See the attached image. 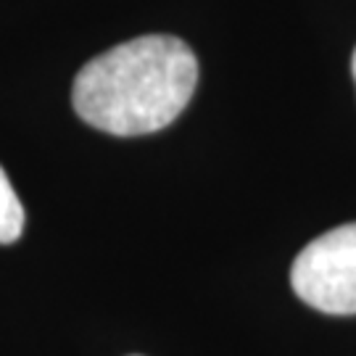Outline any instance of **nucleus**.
Segmentation results:
<instances>
[{
	"label": "nucleus",
	"mask_w": 356,
	"mask_h": 356,
	"mask_svg": "<svg viewBox=\"0 0 356 356\" xmlns=\"http://www.w3.org/2000/svg\"><path fill=\"white\" fill-rule=\"evenodd\" d=\"M198 61L188 42L145 35L114 45L79 69L72 103L90 127L135 138L169 127L191 103Z\"/></svg>",
	"instance_id": "obj_1"
},
{
	"label": "nucleus",
	"mask_w": 356,
	"mask_h": 356,
	"mask_svg": "<svg viewBox=\"0 0 356 356\" xmlns=\"http://www.w3.org/2000/svg\"><path fill=\"white\" fill-rule=\"evenodd\" d=\"M24 206L13 191L6 169L0 166V245L16 243L24 232Z\"/></svg>",
	"instance_id": "obj_3"
},
{
	"label": "nucleus",
	"mask_w": 356,
	"mask_h": 356,
	"mask_svg": "<svg viewBox=\"0 0 356 356\" xmlns=\"http://www.w3.org/2000/svg\"><path fill=\"white\" fill-rule=\"evenodd\" d=\"M296 296L325 314H356V222L319 235L291 267Z\"/></svg>",
	"instance_id": "obj_2"
},
{
	"label": "nucleus",
	"mask_w": 356,
	"mask_h": 356,
	"mask_svg": "<svg viewBox=\"0 0 356 356\" xmlns=\"http://www.w3.org/2000/svg\"><path fill=\"white\" fill-rule=\"evenodd\" d=\"M351 74H354V79H356V51H354V58H351Z\"/></svg>",
	"instance_id": "obj_4"
}]
</instances>
